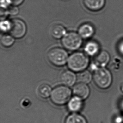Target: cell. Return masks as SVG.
I'll return each mask as SVG.
<instances>
[{"label": "cell", "mask_w": 123, "mask_h": 123, "mask_svg": "<svg viewBox=\"0 0 123 123\" xmlns=\"http://www.w3.org/2000/svg\"><path fill=\"white\" fill-rule=\"evenodd\" d=\"M8 15V13L7 9L1 8V10H0L1 18L3 19V20H4V19L5 18V17H6Z\"/></svg>", "instance_id": "obj_22"}, {"label": "cell", "mask_w": 123, "mask_h": 123, "mask_svg": "<svg viewBox=\"0 0 123 123\" xmlns=\"http://www.w3.org/2000/svg\"><path fill=\"white\" fill-rule=\"evenodd\" d=\"M65 123H87L86 119L82 115L73 113L67 116Z\"/></svg>", "instance_id": "obj_15"}, {"label": "cell", "mask_w": 123, "mask_h": 123, "mask_svg": "<svg viewBox=\"0 0 123 123\" xmlns=\"http://www.w3.org/2000/svg\"><path fill=\"white\" fill-rule=\"evenodd\" d=\"M90 59L86 54L76 52L68 57L67 64L68 68L73 71H83L88 67Z\"/></svg>", "instance_id": "obj_1"}, {"label": "cell", "mask_w": 123, "mask_h": 123, "mask_svg": "<svg viewBox=\"0 0 123 123\" xmlns=\"http://www.w3.org/2000/svg\"><path fill=\"white\" fill-rule=\"evenodd\" d=\"M118 50L119 53L123 55V40H122L118 43Z\"/></svg>", "instance_id": "obj_23"}, {"label": "cell", "mask_w": 123, "mask_h": 123, "mask_svg": "<svg viewBox=\"0 0 123 123\" xmlns=\"http://www.w3.org/2000/svg\"><path fill=\"white\" fill-rule=\"evenodd\" d=\"M8 14L11 16H15L18 14L19 12V9L16 6H10L7 9Z\"/></svg>", "instance_id": "obj_20"}, {"label": "cell", "mask_w": 123, "mask_h": 123, "mask_svg": "<svg viewBox=\"0 0 123 123\" xmlns=\"http://www.w3.org/2000/svg\"><path fill=\"white\" fill-rule=\"evenodd\" d=\"M84 50L87 55L90 56H96L99 52L100 46L96 42L90 41L86 44Z\"/></svg>", "instance_id": "obj_13"}, {"label": "cell", "mask_w": 123, "mask_h": 123, "mask_svg": "<svg viewBox=\"0 0 123 123\" xmlns=\"http://www.w3.org/2000/svg\"><path fill=\"white\" fill-rule=\"evenodd\" d=\"M92 75L88 70H84L79 74L77 79L79 81L84 83H88L91 81Z\"/></svg>", "instance_id": "obj_18"}, {"label": "cell", "mask_w": 123, "mask_h": 123, "mask_svg": "<svg viewBox=\"0 0 123 123\" xmlns=\"http://www.w3.org/2000/svg\"><path fill=\"white\" fill-rule=\"evenodd\" d=\"M47 58L51 64L56 67L63 66L68 60V54L63 48L56 47L48 52Z\"/></svg>", "instance_id": "obj_4"}, {"label": "cell", "mask_w": 123, "mask_h": 123, "mask_svg": "<svg viewBox=\"0 0 123 123\" xmlns=\"http://www.w3.org/2000/svg\"><path fill=\"white\" fill-rule=\"evenodd\" d=\"M37 94L40 97L46 99L51 94V88L50 86L47 84H42L37 89Z\"/></svg>", "instance_id": "obj_16"}, {"label": "cell", "mask_w": 123, "mask_h": 123, "mask_svg": "<svg viewBox=\"0 0 123 123\" xmlns=\"http://www.w3.org/2000/svg\"><path fill=\"white\" fill-rule=\"evenodd\" d=\"M66 33L67 32L65 27L60 24L53 25L50 29V34L55 39L63 38Z\"/></svg>", "instance_id": "obj_14"}, {"label": "cell", "mask_w": 123, "mask_h": 123, "mask_svg": "<svg viewBox=\"0 0 123 123\" xmlns=\"http://www.w3.org/2000/svg\"><path fill=\"white\" fill-rule=\"evenodd\" d=\"M95 33V29L92 25L89 23L83 24L78 30V34L82 38L88 39L93 36Z\"/></svg>", "instance_id": "obj_11"}, {"label": "cell", "mask_w": 123, "mask_h": 123, "mask_svg": "<svg viewBox=\"0 0 123 123\" xmlns=\"http://www.w3.org/2000/svg\"><path fill=\"white\" fill-rule=\"evenodd\" d=\"M73 92L75 96L82 100H85L89 96L90 89L86 83L80 82L74 87Z\"/></svg>", "instance_id": "obj_7"}, {"label": "cell", "mask_w": 123, "mask_h": 123, "mask_svg": "<svg viewBox=\"0 0 123 123\" xmlns=\"http://www.w3.org/2000/svg\"><path fill=\"white\" fill-rule=\"evenodd\" d=\"M85 7L92 12H98L105 7V0H83Z\"/></svg>", "instance_id": "obj_9"}, {"label": "cell", "mask_w": 123, "mask_h": 123, "mask_svg": "<svg viewBox=\"0 0 123 123\" xmlns=\"http://www.w3.org/2000/svg\"><path fill=\"white\" fill-rule=\"evenodd\" d=\"M11 27V22L3 20L0 22L1 30L4 32L9 31Z\"/></svg>", "instance_id": "obj_19"}, {"label": "cell", "mask_w": 123, "mask_h": 123, "mask_svg": "<svg viewBox=\"0 0 123 123\" xmlns=\"http://www.w3.org/2000/svg\"><path fill=\"white\" fill-rule=\"evenodd\" d=\"M77 77L74 72L71 70H65L60 75V82L67 87H71L75 83Z\"/></svg>", "instance_id": "obj_8"}, {"label": "cell", "mask_w": 123, "mask_h": 123, "mask_svg": "<svg viewBox=\"0 0 123 123\" xmlns=\"http://www.w3.org/2000/svg\"><path fill=\"white\" fill-rule=\"evenodd\" d=\"M10 1L13 5L18 6L21 5L23 2L24 0H10Z\"/></svg>", "instance_id": "obj_24"}, {"label": "cell", "mask_w": 123, "mask_h": 123, "mask_svg": "<svg viewBox=\"0 0 123 123\" xmlns=\"http://www.w3.org/2000/svg\"><path fill=\"white\" fill-rule=\"evenodd\" d=\"M62 44L66 49L70 51H75L80 48L82 43L81 37L78 33L70 32L62 38Z\"/></svg>", "instance_id": "obj_5"}, {"label": "cell", "mask_w": 123, "mask_h": 123, "mask_svg": "<svg viewBox=\"0 0 123 123\" xmlns=\"http://www.w3.org/2000/svg\"><path fill=\"white\" fill-rule=\"evenodd\" d=\"M12 4L10 0H0V6L1 8L8 9Z\"/></svg>", "instance_id": "obj_21"}, {"label": "cell", "mask_w": 123, "mask_h": 123, "mask_svg": "<svg viewBox=\"0 0 123 123\" xmlns=\"http://www.w3.org/2000/svg\"><path fill=\"white\" fill-rule=\"evenodd\" d=\"M111 57L108 52L102 51L96 55L94 64L98 68H105L110 62Z\"/></svg>", "instance_id": "obj_10"}, {"label": "cell", "mask_w": 123, "mask_h": 123, "mask_svg": "<svg viewBox=\"0 0 123 123\" xmlns=\"http://www.w3.org/2000/svg\"><path fill=\"white\" fill-rule=\"evenodd\" d=\"M15 39L11 35L4 34L1 37L0 42L2 45L5 47H10L13 45Z\"/></svg>", "instance_id": "obj_17"}, {"label": "cell", "mask_w": 123, "mask_h": 123, "mask_svg": "<svg viewBox=\"0 0 123 123\" xmlns=\"http://www.w3.org/2000/svg\"><path fill=\"white\" fill-rule=\"evenodd\" d=\"M27 27L25 22L19 19H15L11 21L10 33L14 38H21L25 35Z\"/></svg>", "instance_id": "obj_6"}, {"label": "cell", "mask_w": 123, "mask_h": 123, "mask_svg": "<svg viewBox=\"0 0 123 123\" xmlns=\"http://www.w3.org/2000/svg\"><path fill=\"white\" fill-rule=\"evenodd\" d=\"M72 95V91L66 86H59L53 89L52 92L50 99L55 105L62 106L67 103Z\"/></svg>", "instance_id": "obj_3"}, {"label": "cell", "mask_w": 123, "mask_h": 123, "mask_svg": "<svg viewBox=\"0 0 123 123\" xmlns=\"http://www.w3.org/2000/svg\"><path fill=\"white\" fill-rule=\"evenodd\" d=\"M81 99L75 96L68 102V107L69 110L74 113L80 111L83 107V101Z\"/></svg>", "instance_id": "obj_12"}, {"label": "cell", "mask_w": 123, "mask_h": 123, "mask_svg": "<svg viewBox=\"0 0 123 123\" xmlns=\"http://www.w3.org/2000/svg\"><path fill=\"white\" fill-rule=\"evenodd\" d=\"M92 77L95 85L99 88L106 89L111 85V73L105 68H97L95 70Z\"/></svg>", "instance_id": "obj_2"}]
</instances>
